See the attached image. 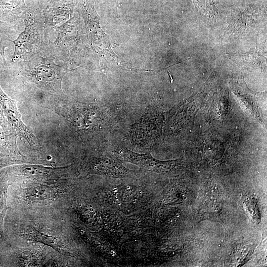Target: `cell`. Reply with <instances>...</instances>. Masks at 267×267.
I'll return each mask as SVG.
<instances>
[{
  "mask_svg": "<svg viewBox=\"0 0 267 267\" xmlns=\"http://www.w3.org/2000/svg\"><path fill=\"white\" fill-rule=\"evenodd\" d=\"M53 191L47 185H40L30 187L27 190L26 196L31 200H43L52 197Z\"/></svg>",
  "mask_w": 267,
  "mask_h": 267,
  "instance_id": "10",
  "label": "cell"
},
{
  "mask_svg": "<svg viewBox=\"0 0 267 267\" xmlns=\"http://www.w3.org/2000/svg\"><path fill=\"white\" fill-rule=\"evenodd\" d=\"M24 6L23 0H0V19L7 22L14 20Z\"/></svg>",
  "mask_w": 267,
  "mask_h": 267,
  "instance_id": "8",
  "label": "cell"
},
{
  "mask_svg": "<svg viewBox=\"0 0 267 267\" xmlns=\"http://www.w3.org/2000/svg\"><path fill=\"white\" fill-rule=\"evenodd\" d=\"M24 236L30 240L43 243L58 251L61 248V243L57 237L38 228L34 227L28 229L24 233Z\"/></svg>",
  "mask_w": 267,
  "mask_h": 267,
  "instance_id": "7",
  "label": "cell"
},
{
  "mask_svg": "<svg viewBox=\"0 0 267 267\" xmlns=\"http://www.w3.org/2000/svg\"><path fill=\"white\" fill-rule=\"evenodd\" d=\"M0 105L4 115L18 134L23 137L34 147H39L40 144L37 138L21 119L15 101L9 98L0 86Z\"/></svg>",
  "mask_w": 267,
  "mask_h": 267,
  "instance_id": "4",
  "label": "cell"
},
{
  "mask_svg": "<svg viewBox=\"0 0 267 267\" xmlns=\"http://www.w3.org/2000/svg\"><path fill=\"white\" fill-rule=\"evenodd\" d=\"M5 193L0 190V236L2 235L3 220L6 210Z\"/></svg>",
  "mask_w": 267,
  "mask_h": 267,
  "instance_id": "12",
  "label": "cell"
},
{
  "mask_svg": "<svg viewBox=\"0 0 267 267\" xmlns=\"http://www.w3.org/2000/svg\"><path fill=\"white\" fill-rule=\"evenodd\" d=\"M5 117L0 105V151L19 155L16 145V132Z\"/></svg>",
  "mask_w": 267,
  "mask_h": 267,
  "instance_id": "6",
  "label": "cell"
},
{
  "mask_svg": "<svg viewBox=\"0 0 267 267\" xmlns=\"http://www.w3.org/2000/svg\"><path fill=\"white\" fill-rule=\"evenodd\" d=\"M17 163V160L9 158H4L0 159V169L8 165Z\"/></svg>",
  "mask_w": 267,
  "mask_h": 267,
  "instance_id": "13",
  "label": "cell"
},
{
  "mask_svg": "<svg viewBox=\"0 0 267 267\" xmlns=\"http://www.w3.org/2000/svg\"><path fill=\"white\" fill-rule=\"evenodd\" d=\"M84 169L87 173L111 178H124L134 173L125 167L120 159L108 157H89L85 163Z\"/></svg>",
  "mask_w": 267,
  "mask_h": 267,
  "instance_id": "3",
  "label": "cell"
},
{
  "mask_svg": "<svg viewBox=\"0 0 267 267\" xmlns=\"http://www.w3.org/2000/svg\"><path fill=\"white\" fill-rule=\"evenodd\" d=\"M116 154L120 160L130 162L148 171L161 173L169 172L173 162H162L156 160L150 154H139L129 150L126 147L117 149Z\"/></svg>",
  "mask_w": 267,
  "mask_h": 267,
  "instance_id": "5",
  "label": "cell"
},
{
  "mask_svg": "<svg viewBox=\"0 0 267 267\" xmlns=\"http://www.w3.org/2000/svg\"><path fill=\"white\" fill-rule=\"evenodd\" d=\"M24 70L28 80L40 88L58 93L61 90L64 72L61 66L44 58L30 60Z\"/></svg>",
  "mask_w": 267,
  "mask_h": 267,
  "instance_id": "1",
  "label": "cell"
},
{
  "mask_svg": "<svg viewBox=\"0 0 267 267\" xmlns=\"http://www.w3.org/2000/svg\"><path fill=\"white\" fill-rule=\"evenodd\" d=\"M11 42L14 44L12 62L29 59L37 54L41 47V28L38 25V23L29 18L25 21L24 31L16 40Z\"/></svg>",
  "mask_w": 267,
  "mask_h": 267,
  "instance_id": "2",
  "label": "cell"
},
{
  "mask_svg": "<svg viewBox=\"0 0 267 267\" xmlns=\"http://www.w3.org/2000/svg\"><path fill=\"white\" fill-rule=\"evenodd\" d=\"M62 168H50L35 165H22L17 167L18 173L28 177H44L60 170Z\"/></svg>",
  "mask_w": 267,
  "mask_h": 267,
  "instance_id": "9",
  "label": "cell"
},
{
  "mask_svg": "<svg viewBox=\"0 0 267 267\" xmlns=\"http://www.w3.org/2000/svg\"><path fill=\"white\" fill-rule=\"evenodd\" d=\"M6 25L2 21H0V54L2 56L4 63L6 62L4 49L6 47L4 42L6 41H11L9 39V32Z\"/></svg>",
  "mask_w": 267,
  "mask_h": 267,
  "instance_id": "11",
  "label": "cell"
}]
</instances>
